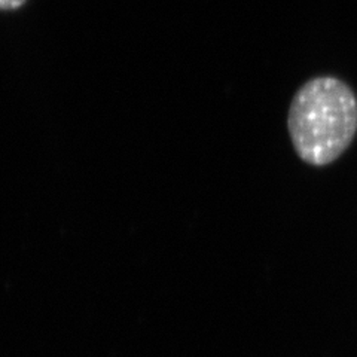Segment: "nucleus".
Masks as SVG:
<instances>
[{"label": "nucleus", "instance_id": "obj_1", "mask_svg": "<svg viewBox=\"0 0 357 357\" xmlns=\"http://www.w3.org/2000/svg\"><path fill=\"white\" fill-rule=\"evenodd\" d=\"M287 131L304 162L325 167L350 148L357 132V97L333 76L307 81L289 106Z\"/></svg>", "mask_w": 357, "mask_h": 357}, {"label": "nucleus", "instance_id": "obj_2", "mask_svg": "<svg viewBox=\"0 0 357 357\" xmlns=\"http://www.w3.org/2000/svg\"><path fill=\"white\" fill-rule=\"evenodd\" d=\"M27 0H0V10H15L22 5H26Z\"/></svg>", "mask_w": 357, "mask_h": 357}]
</instances>
